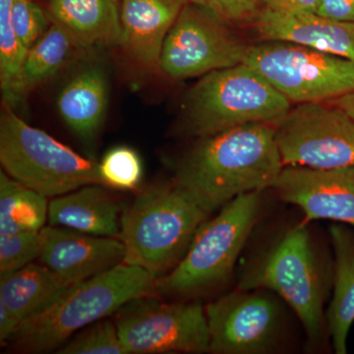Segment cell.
<instances>
[{"label":"cell","instance_id":"cell-27","mask_svg":"<svg viewBox=\"0 0 354 354\" xmlns=\"http://www.w3.org/2000/svg\"><path fill=\"white\" fill-rule=\"evenodd\" d=\"M60 354H127L115 323L97 322L58 348Z\"/></svg>","mask_w":354,"mask_h":354},{"label":"cell","instance_id":"cell-12","mask_svg":"<svg viewBox=\"0 0 354 354\" xmlns=\"http://www.w3.org/2000/svg\"><path fill=\"white\" fill-rule=\"evenodd\" d=\"M205 310L209 353H266L278 342L281 309L264 291H234L209 304Z\"/></svg>","mask_w":354,"mask_h":354},{"label":"cell","instance_id":"cell-3","mask_svg":"<svg viewBox=\"0 0 354 354\" xmlns=\"http://www.w3.org/2000/svg\"><path fill=\"white\" fill-rule=\"evenodd\" d=\"M208 216L174 183L147 188L121 216L123 263L162 278L183 259Z\"/></svg>","mask_w":354,"mask_h":354},{"label":"cell","instance_id":"cell-2","mask_svg":"<svg viewBox=\"0 0 354 354\" xmlns=\"http://www.w3.org/2000/svg\"><path fill=\"white\" fill-rule=\"evenodd\" d=\"M157 281L146 270L120 263L70 286L50 306L23 321L9 341L25 353H50L77 330L116 313L127 302L152 295Z\"/></svg>","mask_w":354,"mask_h":354},{"label":"cell","instance_id":"cell-5","mask_svg":"<svg viewBox=\"0 0 354 354\" xmlns=\"http://www.w3.org/2000/svg\"><path fill=\"white\" fill-rule=\"evenodd\" d=\"M0 162L9 176L46 198L104 185L99 162L28 124L6 106L0 118Z\"/></svg>","mask_w":354,"mask_h":354},{"label":"cell","instance_id":"cell-1","mask_svg":"<svg viewBox=\"0 0 354 354\" xmlns=\"http://www.w3.org/2000/svg\"><path fill=\"white\" fill-rule=\"evenodd\" d=\"M283 167L274 124L250 123L201 138L179 162L174 183L209 215L272 187Z\"/></svg>","mask_w":354,"mask_h":354},{"label":"cell","instance_id":"cell-22","mask_svg":"<svg viewBox=\"0 0 354 354\" xmlns=\"http://www.w3.org/2000/svg\"><path fill=\"white\" fill-rule=\"evenodd\" d=\"M48 205L46 196L0 172V235L41 230Z\"/></svg>","mask_w":354,"mask_h":354},{"label":"cell","instance_id":"cell-18","mask_svg":"<svg viewBox=\"0 0 354 354\" xmlns=\"http://www.w3.org/2000/svg\"><path fill=\"white\" fill-rule=\"evenodd\" d=\"M46 12L81 50L120 46V0H48Z\"/></svg>","mask_w":354,"mask_h":354},{"label":"cell","instance_id":"cell-29","mask_svg":"<svg viewBox=\"0 0 354 354\" xmlns=\"http://www.w3.org/2000/svg\"><path fill=\"white\" fill-rule=\"evenodd\" d=\"M228 25L253 24L263 9L260 0H188Z\"/></svg>","mask_w":354,"mask_h":354},{"label":"cell","instance_id":"cell-24","mask_svg":"<svg viewBox=\"0 0 354 354\" xmlns=\"http://www.w3.org/2000/svg\"><path fill=\"white\" fill-rule=\"evenodd\" d=\"M13 0H0V87L4 106L16 109L25 97L23 68L28 50L11 23Z\"/></svg>","mask_w":354,"mask_h":354},{"label":"cell","instance_id":"cell-9","mask_svg":"<svg viewBox=\"0 0 354 354\" xmlns=\"http://www.w3.org/2000/svg\"><path fill=\"white\" fill-rule=\"evenodd\" d=\"M274 139L285 167H354V118L332 102L291 108L274 124Z\"/></svg>","mask_w":354,"mask_h":354},{"label":"cell","instance_id":"cell-28","mask_svg":"<svg viewBox=\"0 0 354 354\" xmlns=\"http://www.w3.org/2000/svg\"><path fill=\"white\" fill-rule=\"evenodd\" d=\"M11 23L28 50L46 34L51 24L46 10L34 0H13Z\"/></svg>","mask_w":354,"mask_h":354},{"label":"cell","instance_id":"cell-30","mask_svg":"<svg viewBox=\"0 0 354 354\" xmlns=\"http://www.w3.org/2000/svg\"><path fill=\"white\" fill-rule=\"evenodd\" d=\"M316 14L329 19L354 23V0H320Z\"/></svg>","mask_w":354,"mask_h":354},{"label":"cell","instance_id":"cell-32","mask_svg":"<svg viewBox=\"0 0 354 354\" xmlns=\"http://www.w3.org/2000/svg\"><path fill=\"white\" fill-rule=\"evenodd\" d=\"M19 325V320L16 318L13 312L0 300V341H9Z\"/></svg>","mask_w":354,"mask_h":354},{"label":"cell","instance_id":"cell-21","mask_svg":"<svg viewBox=\"0 0 354 354\" xmlns=\"http://www.w3.org/2000/svg\"><path fill=\"white\" fill-rule=\"evenodd\" d=\"M335 252L334 295L327 312L328 329L337 354L346 353L354 322V234L342 225L330 230Z\"/></svg>","mask_w":354,"mask_h":354},{"label":"cell","instance_id":"cell-19","mask_svg":"<svg viewBox=\"0 0 354 354\" xmlns=\"http://www.w3.org/2000/svg\"><path fill=\"white\" fill-rule=\"evenodd\" d=\"M104 187L91 184L55 198L48 205L50 225L95 236H120L121 207Z\"/></svg>","mask_w":354,"mask_h":354},{"label":"cell","instance_id":"cell-4","mask_svg":"<svg viewBox=\"0 0 354 354\" xmlns=\"http://www.w3.org/2000/svg\"><path fill=\"white\" fill-rule=\"evenodd\" d=\"M291 102L246 64L202 76L184 102V124L191 136H211L250 123L276 124Z\"/></svg>","mask_w":354,"mask_h":354},{"label":"cell","instance_id":"cell-16","mask_svg":"<svg viewBox=\"0 0 354 354\" xmlns=\"http://www.w3.org/2000/svg\"><path fill=\"white\" fill-rule=\"evenodd\" d=\"M188 0H120V46L144 68L158 70L165 39Z\"/></svg>","mask_w":354,"mask_h":354},{"label":"cell","instance_id":"cell-23","mask_svg":"<svg viewBox=\"0 0 354 354\" xmlns=\"http://www.w3.org/2000/svg\"><path fill=\"white\" fill-rule=\"evenodd\" d=\"M79 48L64 28L51 23L46 34L28 50L23 68V88L28 95L53 78Z\"/></svg>","mask_w":354,"mask_h":354},{"label":"cell","instance_id":"cell-13","mask_svg":"<svg viewBox=\"0 0 354 354\" xmlns=\"http://www.w3.org/2000/svg\"><path fill=\"white\" fill-rule=\"evenodd\" d=\"M310 221L333 220L354 227V167L315 169L285 167L272 186Z\"/></svg>","mask_w":354,"mask_h":354},{"label":"cell","instance_id":"cell-20","mask_svg":"<svg viewBox=\"0 0 354 354\" xmlns=\"http://www.w3.org/2000/svg\"><path fill=\"white\" fill-rule=\"evenodd\" d=\"M72 286L41 263L32 262L16 271L0 274V300L21 324L50 306Z\"/></svg>","mask_w":354,"mask_h":354},{"label":"cell","instance_id":"cell-7","mask_svg":"<svg viewBox=\"0 0 354 354\" xmlns=\"http://www.w3.org/2000/svg\"><path fill=\"white\" fill-rule=\"evenodd\" d=\"M239 288L274 291L295 310L309 344L320 342L325 325V285L304 225L291 228L258 256L242 274Z\"/></svg>","mask_w":354,"mask_h":354},{"label":"cell","instance_id":"cell-8","mask_svg":"<svg viewBox=\"0 0 354 354\" xmlns=\"http://www.w3.org/2000/svg\"><path fill=\"white\" fill-rule=\"evenodd\" d=\"M243 62L291 104L330 102L354 93V62L309 46L261 41L248 46Z\"/></svg>","mask_w":354,"mask_h":354},{"label":"cell","instance_id":"cell-6","mask_svg":"<svg viewBox=\"0 0 354 354\" xmlns=\"http://www.w3.org/2000/svg\"><path fill=\"white\" fill-rule=\"evenodd\" d=\"M261 192L235 198L220 214L198 228L178 264L158 279L171 295H190L225 283L259 216Z\"/></svg>","mask_w":354,"mask_h":354},{"label":"cell","instance_id":"cell-15","mask_svg":"<svg viewBox=\"0 0 354 354\" xmlns=\"http://www.w3.org/2000/svg\"><path fill=\"white\" fill-rule=\"evenodd\" d=\"M252 25L260 41H290L354 62V23L263 8Z\"/></svg>","mask_w":354,"mask_h":354},{"label":"cell","instance_id":"cell-17","mask_svg":"<svg viewBox=\"0 0 354 354\" xmlns=\"http://www.w3.org/2000/svg\"><path fill=\"white\" fill-rule=\"evenodd\" d=\"M57 109L67 127L84 143L97 138L109 104V81L102 64H91L69 79L57 97Z\"/></svg>","mask_w":354,"mask_h":354},{"label":"cell","instance_id":"cell-26","mask_svg":"<svg viewBox=\"0 0 354 354\" xmlns=\"http://www.w3.org/2000/svg\"><path fill=\"white\" fill-rule=\"evenodd\" d=\"M46 227L38 232L0 235V274L16 271L39 258Z\"/></svg>","mask_w":354,"mask_h":354},{"label":"cell","instance_id":"cell-14","mask_svg":"<svg viewBox=\"0 0 354 354\" xmlns=\"http://www.w3.org/2000/svg\"><path fill=\"white\" fill-rule=\"evenodd\" d=\"M124 256L120 239L48 225L39 259L71 285H76L123 263Z\"/></svg>","mask_w":354,"mask_h":354},{"label":"cell","instance_id":"cell-33","mask_svg":"<svg viewBox=\"0 0 354 354\" xmlns=\"http://www.w3.org/2000/svg\"><path fill=\"white\" fill-rule=\"evenodd\" d=\"M330 102L335 104V106H339V108L344 109V111H346L351 118H354V93L342 95V97L333 100V101H330Z\"/></svg>","mask_w":354,"mask_h":354},{"label":"cell","instance_id":"cell-10","mask_svg":"<svg viewBox=\"0 0 354 354\" xmlns=\"http://www.w3.org/2000/svg\"><path fill=\"white\" fill-rule=\"evenodd\" d=\"M115 326L127 354L209 351L206 310L200 304L136 298L116 312Z\"/></svg>","mask_w":354,"mask_h":354},{"label":"cell","instance_id":"cell-31","mask_svg":"<svg viewBox=\"0 0 354 354\" xmlns=\"http://www.w3.org/2000/svg\"><path fill=\"white\" fill-rule=\"evenodd\" d=\"M263 8L281 13H316L320 0H260Z\"/></svg>","mask_w":354,"mask_h":354},{"label":"cell","instance_id":"cell-25","mask_svg":"<svg viewBox=\"0 0 354 354\" xmlns=\"http://www.w3.org/2000/svg\"><path fill=\"white\" fill-rule=\"evenodd\" d=\"M99 169L104 185L114 189H136L143 174L138 153L127 146L109 150L99 162Z\"/></svg>","mask_w":354,"mask_h":354},{"label":"cell","instance_id":"cell-11","mask_svg":"<svg viewBox=\"0 0 354 354\" xmlns=\"http://www.w3.org/2000/svg\"><path fill=\"white\" fill-rule=\"evenodd\" d=\"M247 48L227 23L188 2L165 39L160 71L178 81L202 77L243 64Z\"/></svg>","mask_w":354,"mask_h":354}]
</instances>
